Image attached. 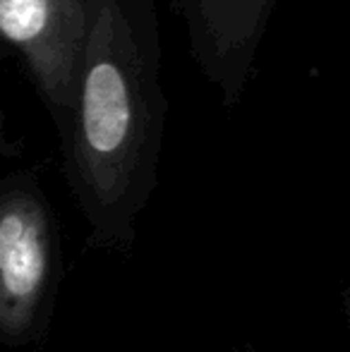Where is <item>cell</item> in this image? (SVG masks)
Here are the masks:
<instances>
[{
    "label": "cell",
    "mask_w": 350,
    "mask_h": 352,
    "mask_svg": "<svg viewBox=\"0 0 350 352\" xmlns=\"http://www.w3.org/2000/svg\"><path fill=\"white\" fill-rule=\"evenodd\" d=\"M192 60L219 89L226 108L243 98L276 0H175Z\"/></svg>",
    "instance_id": "4"
},
{
    "label": "cell",
    "mask_w": 350,
    "mask_h": 352,
    "mask_svg": "<svg viewBox=\"0 0 350 352\" xmlns=\"http://www.w3.org/2000/svg\"><path fill=\"white\" fill-rule=\"evenodd\" d=\"M87 46L75 106L61 130L82 206L116 223L154 185L166 125L156 0H87Z\"/></svg>",
    "instance_id": "1"
},
{
    "label": "cell",
    "mask_w": 350,
    "mask_h": 352,
    "mask_svg": "<svg viewBox=\"0 0 350 352\" xmlns=\"http://www.w3.org/2000/svg\"><path fill=\"white\" fill-rule=\"evenodd\" d=\"M51 245L41 192L27 175H12L0 201V326L8 340H22L36 324L53 271Z\"/></svg>",
    "instance_id": "3"
},
{
    "label": "cell",
    "mask_w": 350,
    "mask_h": 352,
    "mask_svg": "<svg viewBox=\"0 0 350 352\" xmlns=\"http://www.w3.org/2000/svg\"><path fill=\"white\" fill-rule=\"evenodd\" d=\"M87 24V0H0V34L19 53L58 132L75 106Z\"/></svg>",
    "instance_id": "2"
}]
</instances>
